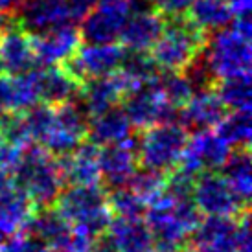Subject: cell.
I'll return each instance as SVG.
<instances>
[{"instance_id": "f1b7e54d", "label": "cell", "mask_w": 252, "mask_h": 252, "mask_svg": "<svg viewBox=\"0 0 252 252\" xmlns=\"http://www.w3.org/2000/svg\"><path fill=\"white\" fill-rule=\"evenodd\" d=\"M216 94L223 101L226 111H251V74L219 79V83L216 85Z\"/></svg>"}, {"instance_id": "4fadbf2b", "label": "cell", "mask_w": 252, "mask_h": 252, "mask_svg": "<svg viewBox=\"0 0 252 252\" xmlns=\"http://www.w3.org/2000/svg\"><path fill=\"white\" fill-rule=\"evenodd\" d=\"M138 168L136 138H127L120 144L99 149V177L109 189L124 188Z\"/></svg>"}, {"instance_id": "8992f818", "label": "cell", "mask_w": 252, "mask_h": 252, "mask_svg": "<svg viewBox=\"0 0 252 252\" xmlns=\"http://www.w3.org/2000/svg\"><path fill=\"white\" fill-rule=\"evenodd\" d=\"M188 133L181 124L168 122L146 129L140 140H136L138 164L162 173L175 169L181 162Z\"/></svg>"}, {"instance_id": "1f68e13d", "label": "cell", "mask_w": 252, "mask_h": 252, "mask_svg": "<svg viewBox=\"0 0 252 252\" xmlns=\"http://www.w3.org/2000/svg\"><path fill=\"white\" fill-rule=\"evenodd\" d=\"M127 188L131 189L134 195L140 197L146 204H149L151 201H155L157 197L164 193V189H166V173L151 168H144V166H142V169L136 168L133 177L127 182Z\"/></svg>"}, {"instance_id": "74e56055", "label": "cell", "mask_w": 252, "mask_h": 252, "mask_svg": "<svg viewBox=\"0 0 252 252\" xmlns=\"http://www.w3.org/2000/svg\"><path fill=\"white\" fill-rule=\"evenodd\" d=\"M98 0H66L68 4V17L72 24L81 22L87 15L92 11V7L96 6Z\"/></svg>"}, {"instance_id": "44dd1931", "label": "cell", "mask_w": 252, "mask_h": 252, "mask_svg": "<svg viewBox=\"0 0 252 252\" xmlns=\"http://www.w3.org/2000/svg\"><path fill=\"white\" fill-rule=\"evenodd\" d=\"M33 214V204L19 186L9 184L0 188V245L24 230V224Z\"/></svg>"}, {"instance_id": "7bdbcfd3", "label": "cell", "mask_w": 252, "mask_h": 252, "mask_svg": "<svg viewBox=\"0 0 252 252\" xmlns=\"http://www.w3.org/2000/svg\"><path fill=\"white\" fill-rule=\"evenodd\" d=\"M149 252H181V249H179V245H173V243H162V241H158V243H155L151 247Z\"/></svg>"}, {"instance_id": "f6af8a7d", "label": "cell", "mask_w": 252, "mask_h": 252, "mask_svg": "<svg viewBox=\"0 0 252 252\" xmlns=\"http://www.w3.org/2000/svg\"><path fill=\"white\" fill-rule=\"evenodd\" d=\"M2 32H4V30H2V26H0V33H2Z\"/></svg>"}, {"instance_id": "ffe728a7", "label": "cell", "mask_w": 252, "mask_h": 252, "mask_svg": "<svg viewBox=\"0 0 252 252\" xmlns=\"http://www.w3.org/2000/svg\"><path fill=\"white\" fill-rule=\"evenodd\" d=\"M77 94L81 98V109L87 114V118H92L107 109L118 105L126 96V91L116 74H111V76L91 77L83 81L79 85Z\"/></svg>"}, {"instance_id": "d4e9b609", "label": "cell", "mask_w": 252, "mask_h": 252, "mask_svg": "<svg viewBox=\"0 0 252 252\" xmlns=\"http://www.w3.org/2000/svg\"><path fill=\"white\" fill-rule=\"evenodd\" d=\"M107 230L120 252H149L155 245L144 217H116Z\"/></svg>"}, {"instance_id": "4dcf8cb0", "label": "cell", "mask_w": 252, "mask_h": 252, "mask_svg": "<svg viewBox=\"0 0 252 252\" xmlns=\"http://www.w3.org/2000/svg\"><path fill=\"white\" fill-rule=\"evenodd\" d=\"M9 77V111H26L39 103L35 68Z\"/></svg>"}, {"instance_id": "f35d334b", "label": "cell", "mask_w": 252, "mask_h": 252, "mask_svg": "<svg viewBox=\"0 0 252 252\" xmlns=\"http://www.w3.org/2000/svg\"><path fill=\"white\" fill-rule=\"evenodd\" d=\"M91 252H120L118 247L114 245V241L111 239L109 234H101L94 239V243L91 247Z\"/></svg>"}, {"instance_id": "2e32d148", "label": "cell", "mask_w": 252, "mask_h": 252, "mask_svg": "<svg viewBox=\"0 0 252 252\" xmlns=\"http://www.w3.org/2000/svg\"><path fill=\"white\" fill-rule=\"evenodd\" d=\"M33 50H35L37 63L46 64H63L77 52L81 44V35L76 24H63L42 32L39 35L32 37Z\"/></svg>"}, {"instance_id": "7c38bea8", "label": "cell", "mask_w": 252, "mask_h": 252, "mask_svg": "<svg viewBox=\"0 0 252 252\" xmlns=\"http://www.w3.org/2000/svg\"><path fill=\"white\" fill-rule=\"evenodd\" d=\"M232 147L212 129H199L188 136L179 166L193 175L221 169Z\"/></svg>"}, {"instance_id": "7a4b0ae2", "label": "cell", "mask_w": 252, "mask_h": 252, "mask_svg": "<svg viewBox=\"0 0 252 252\" xmlns=\"http://www.w3.org/2000/svg\"><path fill=\"white\" fill-rule=\"evenodd\" d=\"M54 204L74 230L92 239L105 234L112 221L107 193L99 184H70L61 189Z\"/></svg>"}, {"instance_id": "e575fe53", "label": "cell", "mask_w": 252, "mask_h": 252, "mask_svg": "<svg viewBox=\"0 0 252 252\" xmlns=\"http://www.w3.org/2000/svg\"><path fill=\"white\" fill-rule=\"evenodd\" d=\"M0 140L19 149L32 142L24 118L22 114H19V111L0 112Z\"/></svg>"}, {"instance_id": "8fae6325", "label": "cell", "mask_w": 252, "mask_h": 252, "mask_svg": "<svg viewBox=\"0 0 252 252\" xmlns=\"http://www.w3.org/2000/svg\"><path fill=\"white\" fill-rule=\"evenodd\" d=\"M124 98V112L131 126L144 131L158 124L175 122L179 112V109H175L162 96V92L157 89L153 81L127 92Z\"/></svg>"}, {"instance_id": "30bf717a", "label": "cell", "mask_w": 252, "mask_h": 252, "mask_svg": "<svg viewBox=\"0 0 252 252\" xmlns=\"http://www.w3.org/2000/svg\"><path fill=\"white\" fill-rule=\"evenodd\" d=\"M134 11V0H98L83 21L79 35L85 42H116Z\"/></svg>"}, {"instance_id": "ee69618b", "label": "cell", "mask_w": 252, "mask_h": 252, "mask_svg": "<svg viewBox=\"0 0 252 252\" xmlns=\"http://www.w3.org/2000/svg\"><path fill=\"white\" fill-rule=\"evenodd\" d=\"M54 252H68V251H54Z\"/></svg>"}, {"instance_id": "9a60e30c", "label": "cell", "mask_w": 252, "mask_h": 252, "mask_svg": "<svg viewBox=\"0 0 252 252\" xmlns=\"http://www.w3.org/2000/svg\"><path fill=\"white\" fill-rule=\"evenodd\" d=\"M37 66L33 41L21 26H7L0 33V72L6 76H19Z\"/></svg>"}, {"instance_id": "cb8c5ba5", "label": "cell", "mask_w": 252, "mask_h": 252, "mask_svg": "<svg viewBox=\"0 0 252 252\" xmlns=\"http://www.w3.org/2000/svg\"><path fill=\"white\" fill-rule=\"evenodd\" d=\"M70 230L72 226L66 223V219L56 208L44 206L39 212H33L30 216L22 232L41 239L44 245L50 247V251H57L63 247L66 238L70 236Z\"/></svg>"}, {"instance_id": "ab89813d", "label": "cell", "mask_w": 252, "mask_h": 252, "mask_svg": "<svg viewBox=\"0 0 252 252\" xmlns=\"http://www.w3.org/2000/svg\"><path fill=\"white\" fill-rule=\"evenodd\" d=\"M9 111V77L0 76V112Z\"/></svg>"}, {"instance_id": "d6986e66", "label": "cell", "mask_w": 252, "mask_h": 252, "mask_svg": "<svg viewBox=\"0 0 252 252\" xmlns=\"http://www.w3.org/2000/svg\"><path fill=\"white\" fill-rule=\"evenodd\" d=\"M57 164L68 184H99V147L92 142H81L68 155L57 157Z\"/></svg>"}, {"instance_id": "ba28073f", "label": "cell", "mask_w": 252, "mask_h": 252, "mask_svg": "<svg viewBox=\"0 0 252 252\" xmlns=\"http://www.w3.org/2000/svg\"><path fill=\"white\" fill-rule=\"evenodd\" d=\"M126 48L116 42H85L70 59L63 63V68L70 74L77 83L91 77L111 76L118 70L124 59Z\"/></svg>"}, {"instance_id": "f546056e", "label": "cell", "mask_w": 252, "mask_h": 252, "mask_svg": "<svg viewBox=\"0 0 252 252\" xmlns=\"http://www.w3.org/2000/svg\"><path fill=\"white\" fill-rule=\"evenodd\" d=\"M214 129L230 147H249L252 134L251 111L226 112Z\"/></svg>"}, {"instance_id": "52a82bcc", "label": "cell", "mask_w": 252, "mask_h": 252, "mask_svg": "<svg viewBox=\"0 0 252 252\" xmlns=\"http://www.w3.org/2000/svg\"><path fill=\"white\" fill-rule=\"evenodd\" d=\"M191 201L197 210L204 216H226L239 217L247 212V204L241 197L232 189L221 173L203 171L195 177Z\"/></svg>"}, {"instance_id": "277c9868", "label": "cell", "mask_w": 252, "mask_h": 252, "mask_svg": "<svg viewBox=\"0 0 252 252\" xmlns=\"http://www.w3.org/2000/svg\"><path fill=\"white\" fill-rule=\"evenodd\" d=\"M142 217L157 241L181 245L195 230L201 212L191 199H175L164 191L147 204Z\"/></svg>"}, {"instance_id": "5bb4252c", "label": "cell", "mask_w": 252, "mask_h": 252, "mask_svg": "<svg viewBox=\"0 0 252 252\" xmlns=\"http://www.w3.org/2000/svg\"><path fill=\"white\" fill-rule=\"evenodd\" d=\"M63 24H72L66 0H21L17 26L30 35H39Z\"/></svg>"}, {"instance_id": "b9f144b4", "label": "cell", "mask_w": 252, "mask_h": 252, "mask_svg": "<svg viewBox=\"0 0 252 252\" xmlns=\"http://www.w3.org/2000/svg\"><path fill=\"white\" fill-rule=\"evenodd\" d=\"M21 0H0V15H13Z\"/></svg>"}, {"instance_id": "60d3db41", "label": "cell", "mask_w": 252, "mask_h": 252, "mask_svg": "<svg viewBox=\"0 0 252 252\" xmlns=\"http://www.w3.org/2000/svg\"><path fill=\"white\" fill-rule=\"evenodd\" d=\"M228 2H230L234 17H239V15H251L252 0H228Z\"/></svg>"}, {"instance_id": "4316f807", "label": "cell", "mask_w": 252, "mask_h": 252, "mask_svg": "<svg viewBox=\"0 0 252 252\" xmlns=\"http://www.w3.org/2000/svg\"><path fill=\"white\" fill-rule=\"evenodd\" d=\"M184 15L204 33L226 28L234 19L228 0H195Z\"/></svg>"}, {"instance_id": "603a6c76", "label": "cell", "mask_w": 252, "mask_h": 252, "mask_svg": "<svg viewBox=\"0 0 252 252\" xmlns=\"http://www.w3.org/2000/svg\"><path fill=\"white\" fill-rule=\"evenodd\" d=\"M87 136L91 138L92 144L98 147L111 146V144H120L133 136V126L129 118L126 116L124 109L118 105L107 109L98 116L89 118V129Z\"/></svg>"}, {"instance_id": "ac0fdd59", "label": "cell", "mask_w": 252, "mask_h": 252, "mask_svg": "<svg viewBox=\"0 0 252 252\" xmlns=\"http://www.w3.org/2000/svg\"><path fill=\"white\" fill-rule=\"evenodd\" d=\"M226 107L219 99L216 92L210 89L197 91L191 94V98L179 109L177 116L184 129H214L226 114Z\"/></svg>"}, {"instance_id": "e0dca14e", "label": "cell", "mask_w": 252, "mask_h": 252, "mask_svg": "<svg viewBox=\"0 0 252 252\" xmlns=\"http://www.w3.org/2000/svg\"><path fill=\"white\" fill-rule=\"evenodd\" d=\"M164 22L166 17L157 9H147V7L134 9L120 33L122 46L131 52L151 50L164 30Z\"/></svg>"}, {"instance_id": "6da1fadb", "label": "cell", "mask_w": 252, "mask_h": 252, "mask_svg": "<svg viewBox=\"0 0 252 252\" xmlns=\"http://www.w3.org/2000/svg\"><path fill=\"white\" fill-rule=\"evenodd\" d=\"M11 173L15 175V186H19L37 208L52 206L64 186L57 157L39 144L21 147Z\"/></svg>"}, {"instance_id": "d590c367", "label": "cell", "mask_w": 252, "mask_h": 252, "mask_svg": "<svg viewBox=\"0 0 252 252\" xmlns=\"http://www.w3.org/2000/svg\"><path fill=\"white\" fill-rule=\"evenodd\" d=\"M0 252H50V247L26 232H19L0 245Z\"/></svg>"}, {"instance_id": "836d02e7", "label": "cell", "mask_w": 252, "mask_h": 252, "mask_svg": "<svg viewBox=\"0 0 252 252\" xmlns=\"http://www.w3.org/2000/svg\"><path fill=\"white\" fill-rule=\"evenodd\" d=\"M107 204L111 214H114L116 217H142L147 206L127 186L111 189V195H107Z\"/></svg>"}, {"instance_id": "d6a6232c", "label": "cell", "mask_w": 252, "mask_h": 252, "mask_svg": "<svg viewBox=\"0 0 252 252\" xmlns=\"http://www.w3.org/2000/svg\"><path fill=\"white\" fill-rule=\"evenodd\" d=\"M153 83L162 92V96L175 109H181L195 92L191 83L188 81V77L182 72H164V74L158 72V76L153 79Z\"/></svg>"}, {"instance_id": "8d00e7d4", "label": "cell", "mask_w": 252, "mask_h": 252, "mask_svg": "<svg viewBox=\"0 0 252 252\" xmlns=\"http://www.w3.org/2000/svg\"><path fill=\"white\" fill-rule=\"evenodd\" d=\"M193 2L195 0H155V9L160 11L164 17L184 15Z\"/></svg>"}, {"instance_id": "9c48e42d", "label": "cell", "mask_w": 252, "mask_h": 252, "mask_svg": "<svg viewBox=\"0 0 252 252\" xmlns=\"http://www.w3.org/2000/svg\"><path fill=\"white\" fill-rule=\"evenodd\" d=\"M87 129H89V118L83 109L74 105L72 101H66L54 107L52 126L39 146H42L54 157H63L85 140Z\"/></svg>"}, {"instance_id": "484cf974", "label": "cell", "mask_w": 252, "mask_h": 252, "mask_svg": "<svg viewBox=\"0 0 252 252\" xmlns=\"http://www.w3.org/2000/svg\"><path fill=\"white\" fill-rule=\"evenodd\" d=\"M158 66L153 61V57L147 52H131L126 50L124 59L120 63L118 70L114 72L116 77L120 79V83L124 87V91L131 92L138 87L151 83L155 77L158 76Z\"/></svg>"}, {"instance_id": "3957f363", "label": "cell", "mask_w": 252, "mask_h": 252, "mask_svg": "<svg viewBox=\"0 0 252 252\" xmlns=\"http://www.w3.org/2000/svg\"><path fill=\"white\" fill-rule=\"evenodd\" d=\"M208 33L199 30L186 15L166 17L160 37L151 46V57L158 70L181 72L203 52Z\"/></svg>"}, {"instance_id": "5b68a950", "label": "cell", "mask_w": 252, "mask_h": 252, "mask_svg": "<svg viewBox=\"0 0 252 252\" xmlns=\"http://www.w3.org/2000/svg\"><path fill=\"white\" fill-rule=\"evenodd\" d=\"M203 50L204 59L216 79L251 74V37L239 33L230 24L214 32V37L206 39Z\"/></svg>"}, {"instance_id": "83f0119b", "label": "cell", "mask_w": 252, "mask_h": 252, "mask_svg": "<svg viewBox=\"0 0 252 252\" xmlns=\"http://www.w3.org/2000/svg\"><path fill=\"white\" fill-rule=\"evenodd\" d=\"M251 153L249 147H238V151H230L228 158L221 166V175L232 189L238 193L245 203L252 193V173H251Z\"/></svg>"}, {"instance_id": "7402d4cb", "label": "cell", "mask_w": 252, "mask_h": 252, "mask_svg": "<svg viewBox=\"0 0 252 252\" xmlns=\"http://www.w3.org/2000/svg\"><path fill=\"white\" fill-rule=\"evenodd\" d=\"M39 101L46 105H61L72 101L79 92V83L59 64H46L35 68Z\"/></svg>"}]
</instances>
